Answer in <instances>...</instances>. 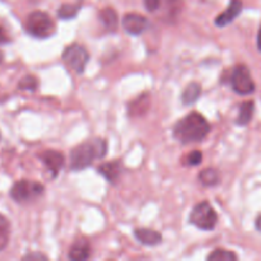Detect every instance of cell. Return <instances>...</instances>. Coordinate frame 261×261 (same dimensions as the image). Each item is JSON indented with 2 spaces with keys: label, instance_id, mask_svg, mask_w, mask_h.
<instances>
[{
  "label": "cell",
  "instance_id": "6da1fadb",
  "mask_svg": "<svg viewBox=\"0 0 261 261\" xmlns=\"http://www.w3.org/2000/svg\"><path fill=\"white\" fill-rule=\"evenodd\" d=\"M211 132V125L204 116L198 112H191L188 116L176 122L173 135L181 143H194L203 140Z\"/></svg>",
  "mask_w": 261,
  "mask_h": 261
},
{
  "label": "cell",
  "instance_id": "7a4b0ae2",
  "mask_svg": "<svg viewBox=\"0 0 261 261\" xmlns=\"http://www.w3.org/2000/svg\"><path fill=\"white\" fill-rule=\"evenodd\" d=\"M107 153L106 140L96 139L88 140L82 144L76 145L70 153V167L71 170L79 171L89 167L94 160L103 158Z\"/></svg>",
  "mask_w": 261,
  "mask_h": 261
},
{
  "label": "cell",
  "instance_id": "3957f363",
  "mask_svg": "<svg viewBox=\"0 0 261 261\" xmlns=\"http://www.w3.org/2000/svg\"><path fill=\"white\" fill-rule=\"evenodd\" d=\"M25 31L37 38H47L55 33V23L50 15L41 10L30 13L25 19Z\"/></svg>",
  "mask_w": 261,
  "mask_h": 261
},
{
  "label": "cell",
  "instance_id": "277c9868",
  "mask_svg": "<svg viewBox=\"0 0 261 261\" xmlns=\"http://www.w3.org/2000/svg\"><path fill=\"white\" fill-rule=\"evenodd\" d=\"M218 216L208 201L196 204L190 213V223L203 231H212L216 228Z\"/></svg>",
  "mask_w": 261,
  "mask_h": 261
},
{
  "label": "cell",
  "instance_id": "5b68a950",
  "mask_svg": "<svg viewBox=\"0 0 261 261\" xmlns=\"http://www.w3.org/2000/svg\"><path fill=\"white\" fill-rule=\"evenodd\" d=\"M45 191L42 184L35 182V181L22 180L18 181L13 185L12 190H10V198L15 201V203H30V201L36 200L40 198Z\"/></svg>",
  "mask_w": 261,
  "mask_h": 261
},
{
  "label": "cell",
  "instance_id": "8992f818",
  "mask_svg": "<svg viewBox=\"0 0 261 261\" xmlns=\"http://www.w3.org/2000/svg\"><path fill=\"white\" fill-rule=\"evenodd\" d=\"M63 60L69 69L81 74L83 73L87 63H88L89 54L86 47L78 45V43H73V45L68 46L63 53Z\"/></svg>",
  "mask_w": 261,
  "mask_h": 261
},
{
  "label": "cell",
  "instance_id": "52a82bcc",
  "mask_svg": "<svg viewBox=\"0 0 261 261\" xmlns=\"http://www.w3.org/2000/svg\"><path fill=\"white\" fill-rule=\"evenodd\" d=\"M232 88L239 94H251L255 91V83L251 78L249 68L245 65H239L234 68L231 76Z\"/></svg>",
  "mask_w": 261,
  "mask_h": 261
},
{
  "label": "cell",
  "instance_id": "ba28073f",
  "mask_svg": "<svg viewBox=\"0 0 261 261\" xmlns=\"http://www.w3.org/2000/svg\"><path fill=\"white\" fill-rule=\"evenodd\" d=\"M149 25L147 18L138 13H129L122 18V27L130 35H140Z\"/></svg>",
  "mask_w": 261,
  "mask_h": 261
},
{
  "label": "cell",
  "instance_id": "9c48e42d",
  "mask_svg": "<svg viewBox=\"0 0 261 261\" xmlns=\"http://www.w3.org/2000/svg\"><path fill=\"white\" fill-rule=\"evenodd\" d=\"M40 160L42 161L43 165L47 167V170L53 173L54 177L60 172L64 163H65V158H64L63 153L58 152V150H53V149L45 150V152L41 153Z\"/></svg>",
  "mask_w": 261,
  "mask_h": 261
},
{
  "label": "cell",
  "instance_id": "30bf717a",
  "mask_svg": "<svg viewBox=\"0 0 261 261\" xmlns=\"http://www.w3.org/2000/svg\"><path fill=\"white\" fill-rule=\"evenodd\" d=\"M241 10H242L241 0H231L228 8L217 17L216 24L218 25V27H224V25L229 24V23L233 22V20L239 17Z\"/></svg>",
  "mask_w": 261,
  "mask_h": 261
},
{
  "label": "cell",
  "instance_id": "8fae6325",
  "mask_svg": "<svg viewBox=\"0 0 261 261\" xmlns=\"http://www.w3.org/2000/svg\"><path fill=\"white\" fill-rule=\"evenodd\" d=\"M138 241L147 246H155L162 242V234L158 233L154 229L149 228H137L134 232Z\"/></svg>",
  "mask_w": 261,
  "mask_h": 261
},
{
  "label": "cell",
  "instance_id": "7c38bea8",
  "mask_svg": "<svg viewBox=\"0 0 261 261\" xmlns=\"http://www.w3.org/2000/svg\"><path fill=\"white\" fill-rule=\"evenodd\" d=\"M91 255V245L87 240H78L74 242L69 251V257L74 261L87 260Z\"/></svg>",
  "mask_w": 261,
  "mask_h": 261
},
{
  "label": "cell",
  "instance_id": "4fadbf2b",
  "mask_svg": "<svg viewBox=\"0 0 261 261\" xmlns=\"http://www.w3.org/2000/svg\"><path fill=\"white\" fill-rule=\"evenodd\" d=\"M98 172L109 182H116L119 180L120 175H121V166H120V162H117V161L103 163V165H101L98 167Z\"/></svg>",
  "mask_w": 261,
  "mask_h": 261
},
{
  "label": "cell",
  "instance_id": "5bb4252c",
  "mask_svg": "<svg viewBox=\"0 0 261 261\" xmlns=\"http://www.w3.org/2000/svg\"><path fill=\"white\" fill-rule=\"evenodd\" d=\"M99 19L102 20L105 27L109 31L114 32L119 27V15L112 8H105L99 13Z\"/></svg>",
  "mask_w": 261,
  "mask_h": 261
},
{
  "label": "cell",
  "instance_id": "9a60e30c",
  "mask_svg": "<svg viewBox=\"0 0 261 261\" xmlns=\"http://www.w3.org/2000/svg\"><path fill=\"white\" fill-rule=\"evenodd\" d=\"M201 94V87L199 83H190L184 91L181 99H182L184 105H193L198 101V98Z\"/></svg>",
  "mask_w": 261,
  "mask_h": 261
},
{
  "label": "cell",
  "instance_id": "2e32d148",
  "mask_svg": "<svg viewBox=\"0 0 261 261\" xmlns=\"http://www.w3.org/2000/svg\"><path fill=\"white\" fill-rule=\"evenodd\" d=\"M254 102L247 101L244 102V103L240 106V112L239 117H237V124L241 125V126H245V125L249 124L252 119V115H254Z\"/></svg>",
  "mask_w": 261,
  "mask_h": 261
},
{
  "label": "cell",
  "instance_id": "e0dca14e",
  "mask_svg": "<svg viewBox=\"0 0 261 261\" xmlns=\"http://www.w3.org/2000/svg\"><path fill=\"white\" fill-rule=\"evenodd\" d=\"M10 237V224L9 221L4 216L0 214V251L5 249L9 244Z\"/></svg>",
  "mask_w": 261,
  "mask_h": 261
},
{
  "label": "cell",
  "instance_id": "ac0fdd59",
  "mask_svg": "<svg viewBox=\"0 0 261 261\" xmlns=\"http://www.w3.org/2000/svg\"><path fill=\"white\" fill-rule=\"evenodd\" d=\"M199 180L205 186H214L219 182V173L214 168H206L201 171L199 175Z\"/></svg>",
  "mask_w": 261,
  "mask_h": 261
},
{
  "label": "cell",
  "instance_id": "d6986e66",
  "mask_svg": "<svg viewBox=\"0 0 261 261\" xmlns=\"http://www.w3.org/2000/svg\"><path fill=\"white\" fill-rule=\"evenodd\" d=\"M148 107H149V99H148V97H139L137 101H134L130 105V114L133 116H140V115H143L147 111Z\"/></svg>",
  "mask_w": 261,
  "mask_h": 261
},
{
  "label": "cell",
  "instance_id": "ffe728a7",
  "mask_svg": "<svg viewBox=\"0 0 261 261\" xmlns=\"http://www.w3.org/2000/svg\"><path fill=\"white\" fill-rule=\"evenodd\" d=\"M209 261H233L237 260V255L234 252L228 251V250L218 249L212 252L208 256Z\"/></svg>",
  "mask_w": 261,
  "mask_h": 261
},
{
  "label": "cell",
  "instance_id": "44dd1931",
  "mask_svg": "<svg viewBox=\"0 0 261 261\" xmlns=\"http://www.w3.org/2000/svg\"><path fill=\"white\" fill-rule=\"evenodd\" d=\"M79 5L74 4H64L59 8L58 10V17L61 19H71L78 14Z\"/></svg>",
  "mask_w": 261,
  "mask_h": 261
},
{
  "label": "cell",
  "instance_id": "7402d4cb",
  "mask_svg": "<svg viewBox=\"0 0 261 261\" xmlns=\"http://www.w3.org/2000/svg\"><path fill=\"white\" fill-rule=\"evenodd\" d=\"M37 86H38L37 79L32 75L24 76V78L19 82V84H18L19 89H24V91H35V89L37 88Z\"/></svg>",
  "mask_w": 261,
  "mask_h": 261
},
{
  "label": "cell",
  "instance_id": "603a6c76",
  "mask_svg": "<svg viewBox=\"0 0 261 261\" xmlns=\"http://www.w3.org/2000/svg\"><path fill=\"white\" fill-rule=\"evenodd\" d=\"M201 161H203V154H201L199 150H194V152H191L190 154L188 155V158H186V162L190 166L200 165Z\"/></svg>",
  "mask_w": 261,
  "mask_h": 261
},
{
  "label": "cell",
  "instance_id": "cb8c5ba5",
  "mask_svg": "<svg viewBox=\"0 0 261 261\" xmlns=\"http://www.w3.org/2000/svg\"><path fill=\"white\" fill-rule=\"evenodd\" d=\"M145 8H147L149 12H154L160 8L161 5V0H144Z\"/></svg>",
  "mask_w": 261,
  "mask_h": 261
},
{
  "label": "cell",
  "instance_id": "d4e9b609",
  "mask_svg": "<svg viewBox=\"0 0 261 261\" xmlns=\"http://www.w3.org/2000/svg\"><path fill=\"white\" fill-rule=\"evenodd\" d=\"M9 42V36H8V33L5 32L4 27L3 25H0V45H3V43H7Z\"/></svg>",
  "mask_w": 261,
  "mask_h": 261
},
{
  "label": "cell",
  "instance_id": "484cf974",
  "mask_svg": "<svg viewBox=\"0 0 261 261\" xmlns=\"http://www.w3.org/2000/svg\"><path fill=\"white\" fill-rule=\"evenodd\" d=\"M255 224H256V229H257V231L261 232V214L256 218V223H255Z\"/></svg>",
  "mask_w": 261,
  "mask_h": 261
},
{
  "label": "cell",
  "instance_id": "4316f807",
  "mask_svg": "<svg viewBox=\"0 0 261 261\" xmlns=\"http://www.w3.org/2000/svg\"><path fill=\"white\" fill-rule=\"evenodd\" d=\"M32 257H38V259H46V257L42 256V255H27V256H24V259H32Z\"/></svg>",
  "mask_w": 261,
  "mask_h": 261
},
{
  "label": "cell",
  "instance_id": "83f0119b",
  "mask_svg": "<svg viewBox=\"0 0 261 261\" xmlns=\"http://www.w3.org/2000/svg\"><path fill=\"white\" fill-rule=\"evenodd\" d=\"M257 46H259V50L261 51V27L259 31V35H257Z\"/></svg>",
  "mask_w": 261,
  "mask_h": 261
},
{
  "label": "cell",
  "instance_id": "f1b7e54d",
  "mask_svg": "<svg viewBox=\"0 0 261 261\" xmlns=\"http://www.w3.org/2000/svg\"><path fill=\"white\" fill-rule=\"evenodd\" d=\"M2 61H3V54L2 51H0V64H2Z\"/></svg>",
  "mask_w": 261,
  "mask_h": 261
},
{
  "label": "cell",
  "instance_id": "f546056e",
  "mask_svg": "<svg viewBox=\"0 0 261 261\" xmlns=\"http://www.w3.org/2000/svg\"><path fill=\"white\" fill-rule=\"evenodd\" d=\"M0 138H2V134H0Z\"/></svg>",
  "mask_w": 261,
  "mask_h": 261
}]
</instances>
